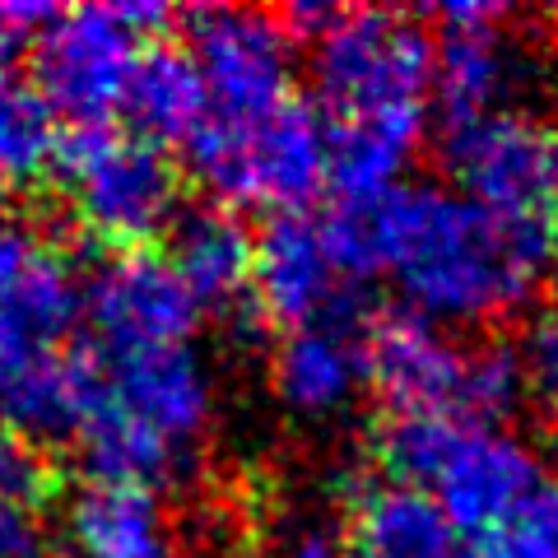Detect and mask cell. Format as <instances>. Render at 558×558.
I'll return each mask as SVG.
<instances>
[{
    "instance_id": "obj_1",
    "label": "cell",
    "mask_w": 558,
    "mask_h": 558,
    "mask_svg": "<svg viewBox=\"0 0 558 558\" xmlns=\"http://www.w3.org/2000/svg\"><path fill=\"white\" fill-rule=\"evenodd\" d=\"M545 223L508 219L447 186H396L387 201V270L418 317L498 322L531 299Z\"/></svg>"
},
{
    "instance_id": "obj_2",
    "label": "cell",
    "mask_w": 558,
    "mask_h": 558,
    "mask_svg": "<svg viewBox=\"0 0 558 558\" xmlns=\"http://www.w3.org/2000/svg\"><path fill=\"white\" fill-rule=\"evenodd\" d=\"M186 163L219 205L303 215V205L326 186V121L299 94L256 121L205 117L186 140Z\"/></svg>"
},
{
    "instance_id": "obj_3",
    "label": "cell",
    "mask_w": 558,
    "mask_h": 558,
    "mask_svg": "<svg viewBox=\"0 0 558 558\" xmlns=\"http://www.w3.org/2000/svg\"><path fill=\"white\" fill-rule=\"evenodd\" d=\"M51 172L65 182L84 233L140 252L178 219L182 172L163 145L108 126H75L57 140Z\"/></svg>"
},
{
    "instance_id": "obj_4",
    "label": "cell",
    "mask_w": 558,
    "mask_h": 558,
    "mask_svg": "<svg viewBox=\"0 0 558 558\" xmlns=\"http://www.w3.org/2000/svg\"><path fill=\"white\" fill-rule=\"evenodd\" d=\"M312 75L330 117L428 108L433 38L400 10H340L312 43Z\"/></svg>"
},
{
    "instance_id": "obj_5",
    "label": "cell",
    "mask_w": 558,
    "mask_h": 558,
    "mask_svg": "<svg viewBox=\"0 0 558 558\" xmlns=\"http://www.w3.org/2000/svg\"><path fill=\"white\" fill-rule=\"evenodd\" d=\"M442 163L475 205L545 223L558 196V126L498 108L470 126L442 131Z\"/></svg>"
},
{
    "instance_id": "obj_6",
    "label": "cell",
    "mask_w": 558,
    "mask_h": 558,
    "mask_svg": "<svg viewBox=\"0 0 558 558\" xmlns=\"http://www.w3.org/2000/svg\"><path fill=\"white\" fill-rule=\"evenodd\" d=\"M293 38L260 10L186 14V51L196 61L215 121H256L293 98Z\"/></svg>"
},
{
    "instance_id": "obj_7",
    "label": "cell",
    "mask_w": 558,
    "mask_h": 558,
    "mask_svg": "<svg viewBox=\"0 0 558 558\" xmlns=\"http://www.w3.org/2000/svg\"><path fill=\"white\" fill-rule=\"evenodd\" d=\"M140 43L117 5L61 10L33 51L38 94L51 112H65L75 126H102L126 98Z\"/></svg>"
},
{
    "instance_id": "obj_8",
    "label": "cell",
    "mask_w": 558,
    "mask_h": 558,
    "mask_svg": "<svg viewBox=\"0 0 558 558\" xmlns=\"http://www.w3.org/2000/svg\"><path fill=\"white\" fill-rule=\"evenodd\" d=\"M84 317L98 336V354L186 344L201 322V303L186 293L178 270L154 252H121L94 275Z\"/></svg>"
},
{
    "instance_id": "obj_9",
    "label": "cell",
    "mask_w": 558,
    "mask_h": 558,
    "mask_svg": "<svg viewBox=\"0 0 558 558\" xmlns=\"http://www.w3.org/2000/svg\"><path fill=\"white\" fill-rule=\"evenodd\" d=\"M349 279L340 275L322 219L307 215H275L256 233V260H252V293L256 312L284 322L289 330L340 322L349 312L344 299Z\"/></svg>"
},
{
    "instance_id": "obj_10",
    "label": "cell",
    "mask_w": 558,
    "mask_h": 558,
    "mask_svg": "<svg viewBox=\"0 0 558 558\" xmlns=\"http://www.w3.org/2000/svg\"><path fill=\"white\" fill-rule=\"evenodd\" d=\"M80 312L70 260L24 229H0V359L57 349Z\"/></svg>"
},
{
    "instance_id": "obj_11",
    "label": "cell",
    "mask_w": 558,
    "mask_h": 558,
    "mask_svg": "<svg viewBox=\"0 0 558 558\" xmlns=\"http://www.w3.org/2000/svg\"><path fill=\"white\" fill-rule=\"evenodd\" d=\"M102 396L135 424L159 433L163 442L182 447L209 418V373L191 344L131 349V354H94Z\"/></svg>"
},
{
    "instance_id": "obj_12",
    "label": "cell",
    "mask_w": 558,
    "mask_h": 558,
    "mask_svg": "<svg viewBox=\"0 0 558 558\" xmlns=\"http://www.w3.org/2000/svg\"><path fill=\"white\" fill-rule=\"evenodd\" d=\"M545 475L549 470L539 465V457L521 438H512V433L465 428L461 447L451 451L447 470L428 494L461 539H480L502 517H512Z\"/></svg>"
},
{
    "instance_id": "obj_13",
    "label": "cell",
    "mask_w": 558,
    "mask_h": 558,
    "mask_svg": "<svg viewBox=\"0 0 558 558\" xmlns=\"http://www.w3.org/2000/svg\"><path fill=\"white\" fill-rule=\"evenodd\" d=\"M465 349L451 344L418 312H387L363 336V377L391 405V414L442 410L451 414Z\"/></svg>"
},
{
    "instance_id": "obj_14",
    "label": "cell",
    "mask_w": 558,
    "mask_h": 558,
    "mask_svg": "<svg viewBox=\"0 0 558 558\" xmlns=\"http://www.w3.org/2000/svg\"><path fill=\"white\" fill-rule=\"evenodd\" d=\"M94 354H43L0 359V418L24 442H61L75 438L94 396Z\"/></svg>"
},
{
    "instance_id": "obj_15",
    "label": "cell",
    "mask_w": 558,
    "mask_h": 558,
    "mask_svg": "<svg viewBox=\"0 0 558 558\" xmlns=\"http://www.w3.org/2000/svg\"><path fill=\"white\" fill-rule=\"evenodd\" d=\"M168 266L201 307L242 312L252 293L256 238L229 205H191L168 223Z\"/></svg>"
},
{
    "instance_id": "obj_16",
    "label": "cell",
    "mask_w": 558,
    "mask_h": 558,
    "mask_svg": "<svg viewBox=\"0 0 558 558\" xmlns=\"http://www.w3.org/2000/svg\"><path fill=\"white\" fill-rule=\"evenodd\" d=\"M349 558H465V539L433 494L410 484H359L349 508Z\"/></svg>"
},
{
    "instance_id": "obj_17",
    "label": "cell",
    "mask_w": 558,
    "mask_h": 558,
    "mask_svg": "<svg viewBox=\"0 0 558 558\" xmlns=\"http://www.w3.org/2000/svg\"><path fill=\"white\" fill-rule=\"evenodd\" d=\"M428 112H368L326 121V186L336 201H373L400 186V172L424 140Z\"/></svg>"
},
{
    "instance_id": "obj_18",
    "label": "cell",
    "mask_w": 558,
    "mask_h": 558,
    "mask_svg": "<svg viewBox=\"0 0 558 558\" xmlns=\"http://www.w3.org/2000/svg\"><path fill=\"white\" fill-rule=\"evenodd\" d=\"M75 558H172V535L159 494L135 484L89 480L65 508Z\"/></svg>"
},
{
    "instance_id": "obj_19",
    "label": "cell",
    "mask_w": 558,
    "mask_h": 558,
    "mask_svg": "<svg viewBox=\"0 0 558 558\" xmlns=\"http://www.w3.org/2000/svg\"><path fill=\"white\" fill-rule=\"evenodd\" d=\"M121 112L131 121V135L154 145H186L209 112V94L191 51L168 38L140 47Z\"/></svg>"
},
{
    "instance_id": "obj_20",
    "label": "cell",
    "mask_w": 558,
    "mask_h": 558,
    "mask_svg": "<svg viewBox=\"0 0 558 558\" xmlns=\"http://www.w3.org/2000/svg\"><path fill=\"white\" fill-rule=\"evenodd\" d=\"M363 381V340L344 322L289 330L275 349V391L299 414H336Z\"/></svg>"
},
{
    "instance_id": "obj_21",
    "label": "cell",
    "mask_w": 558,
    "mask_h": 558,
    "mask_svg": "<svg viewBox=\"0 0 558 558\" xmlns=\"http://www.w3.org/2000/svg\"><path fill=\"white\" fill-rule=\"evenodd\" d=\"M512 84V51L502 43V28H442L433 43V84L428 98L438 108L442 131L470 126L488 112H498L502 94Z\"/></svg>"
},
{
    "instance_id": "obj_22",
    "label": "cell",
    "mask_w": 558,
    "mask_h": 558,
    "mask_svg": "<svg viewBox=\"0 0 558 558\" xmlns=\"http://www.w3.org/2000/svg\"><path fill=\"white\" fill-rule=\"evenodd\" d=\"M465 428L457 414H442V410H414V414H391L377 433V457L381 465L391 470L396 484H410V488H428L438 484V475L447 470L451 451L461 447Z\"/></svg>"
},
{
    "instance_id": "obj_23",
    "label": "cell",
    "mask_w": 558,
    "mask_h": 558,
    "mask_svg": "<svg viewBox=\"0 0 558 558\" xmlns=\"http://www.w3.org/2000/svg\"><path fill=\"white\" fill-rule=\"evenodd\" d=\"M521 400H526V381H521L517 344L480 340L475 349H465L457 400H451V414H457L461 424H470V428H502V418H512Z\"/></svg>"
},
{
    "instance_id": "obj_24",
    "label": "cell",
    "mask_w": 558,
    "mask_h": 558,
    "mask_svg": "<svg viewBox=\"0 0 558 558\" xmlns=\"http://www.w3.org/2000/svg\"><path fill=\"white\" fill-rule=\"evenodd\" d=\"M57 112L51 102L10 80L0 84V178H33L57 159Z\"/></svg>"
},
{
    "instance_id": "obj_25",
    "label": "cell",
    "mask_w": 558,
    "mask_h": 558,
    "mask_svg": "<svg viewBox=\"0 0 558 558\" xmlns=\"http://www.w3.org/2000/svg\"><path fill=\"white\" fill-rule=\"evenodd\" d=\"M465 558H558V480L545 475L512 517L465 539Z\"/></svg>"
},
{
    "instance_id": "obj_26",
    "label": "cell",
    "mask_w": 558,
    "mask_h": 558,
    "mask_svg": "<svg viewBox=\"0 0 558 558\" xmlns=\"http://www.w3.org/2000/svg\"><path fill=\"white\" fill-rule=\"evenodd\" d=\"M521 381H526V400H535L539 414L558 418V299L539 303L517 340Z\"/></svg>"
},
{
    "instance_id": "obj_27",
    "label": "cell",
    "mask_w": 558,
    "mask_h": 558,
    "mask_svg": "<svg viewBox=\"0 0 558 558\" xmlns=\"http://www.w3.org/2000/svg\"><path fill=\"white\" fill-rule=\"evenodd\" d=\"M47 494H51V465L43 457V447L24 442L20 433H10L0 424V498L38 508Z\"/></svg>"
},
{
    "instance_id": "obj_28",
    "label": "cell",
    "mask_w": 558,
    "mask_h": 558,
    "mask_svg": "<svg viewBox=\"0 0 558 558\" xmlns=\"http://www.w3.org/2000/svg\"><path fill=\"white\" fill-rule=\"evenodd\" d=\"M0 558H47V531L28 502L0 498Z\"/></svg>"
},
{
    "instance_id": "obj_29",
    "label": "cell",
    "mask_w": 558,
    "mask_h": 558,
    "mask_svg": "<svg viewBox=\"0 0 558 558\" xmlns=\"http://www.w3.org/2000/svg\"><path fill=\"white\" fill-rule=\"evenodd\" d=\"M284 558H349V554H344V539H340L336 531H326V526H303L299 535L289 539Z\"/></svg>"
},
{
    "instance_id": "obj_30",
    "label": "cell",
    "mask_w": 558,
    "mask_h": 558,
    "mask_svg": "<svg viewBox=\"0 0 558 558\" xmlns=\"http://www.w3.org/2000/svg\"><path fill=\"white\" fill-rule=\"evenodd\" d=\"M14 61H20V38L0 33V84H10V80H14Z\"/></svg>"
},
{
    "instance_id": "obj_31",
    "label": "cell",
    "mask_w": 558,
    "mask_h": 558,
    "mask_svg": "<svg viewBox=\"0 0 558 558\" xmlns=\"http://www.w3.org/2000/svg\"><path fill=\"white\" fill-rule=\"evenodd\" d=\"M545 242H549V252L558 256V196H554V205L545 209Z\"/></svg>"
},
{
    "instance_id": "obj_32",
    "label": "cell",
    "mask_w": 558,
    "mask_h": 558,
    "mask_svg": "<svg viewBox=\"0 0 558 558\" xmlns=\"http://www.w3.org/2000/svg\"><path fill=\"white\" fill-rule=\"evenodd\" d=\"M5 209H10V182L0 178V223H5Z\"/></svg>"
}]
</instances>
